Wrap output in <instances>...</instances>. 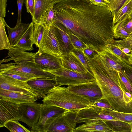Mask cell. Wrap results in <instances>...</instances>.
<instances>
[{
	"label": "cell",
	"mask_w": 132,
	"mask_h": 132,
	"mask_svg": "<svg viewBox=\"0 0 132 132\" xmlns=\"http://www.w3.org/2000/svg\"><path fill=\"white\" fill-rule=\"evenodd\" d=\"M82 51L86 56L90 59L94 58L99 53L89 47Z\"/></svg>",
	"instance_id": "cell-43"
},
{
	"label": "cell",
	"mask_w": 132,
	"mask_h": 132,
	"mask_svg": "<svg viewBox=\"0 0 132 132\" xmlns=\"http://www.w3.org/2000/svg\"><path fill=\"white\" fill-rule=\"evenodd\" d=\"M34 23L32 22L18 42L11 48L19 49L25 51L34 50L32 32Z\"/></svg>",
	"instance_id": "cell-20"
},
{
	"label": "cell",
	"mask_w": 132,
	"mask_h": 132,
	"mask_svg": "<svg viewBox=\"0 0 132 132\" xmlns=\"http://www.w3.org/2000/svg\"><path fill=\"white\" fill-rule=\"evenodd\" d=\"M39 48L47 53L61 57L63 54L62 44L52 26L49 28H45Z\"/></svg>",
	"instance_id": "cell-6"
},
{
	"label": "cell",
	"mask_w": 132,
	"mask_h": 132,
	"mask_svg": "<svg viewBox=\"0 0 132 132\" xmlns=\"http://www.w3.org/2000/svg\"><path fill=\"white\" fill-rule=\"evenodd\" d=\"M129 16L130 17L131 20H132V13L129 15Z\"/></svg>",
	"instance_id": "cell-48"
},
{
	"label": "cell",
	"mask_w": 132,
	"mask_h": 132,
	"mask_svg": "<svg viewBox=\"0 0 132 132\" xmlns=\"http://www.w3.org/2000/svg\"><path fill=\"white\" fill-rule=\"evenodd\" d=\"M99 53L111 67L117 71H120L121 70L122 66L121 63V58L109 49L108 48Z\"/></svg>",
	"instance_id": "cell-23"
},
{
	"label": "cell",
	"mask_w": 132,
	"mask_h": 132,
	"mask_svg": "<svg viewBox=\"0 0 132 132\" xmlns=\"http://www.w3.org/2000/svg\"><path fill=\"white\" fill-rule=\"evenodd\" d=\"M54 9L55 23L63 25L90 48L100 53L114 40L113 16L107 5L98 6L86 0H63Z\"/></svg>",
	"instance_id": "cell-1"
},
{
	"label": "cell",
	"mask_w": 132,
	"mask_h": 132,
	"mask_svg": "<svg viewBox=\"0 0 132 132\" xmlns=\"http://www.w3.org/2000/svg\"><path fill=\"white\" fill-rule=\"evenodd\" d=\"M71 52L77 56L79 59L88 70L89 72L93 75L89 67L86 57L84 54L83 52L75 48H74Z\"/></svg>",
	"instance_id": "cell-36"
},
{
	"label": "cell",
	"mask_w": 132,
	"mask_h": 132,
	"mask_svg": "<svg viewBox=\"0 0 132 132\" xmlns=\"http://www.w3.org/2000/svg\"><path fill=\"white\" fill-rule=\"evenodd\" d=\"M54 5L52 4L50 6L42 17L39 24H42L45 28L50 27L55 23Z\"/></svg>",
	"instance_id": "cell-27"
},
{
	"label": "cell",
	"mask_w": 132,
	"mask_h": 132,
	"mask_svg": "<svg viewBox=\"0 0 132 132\" xmlns=\"http://www.w3.org/2000/svg\"><path fill=\"white\" fill-rule=\"evenodd\" d=\"M119 75L127 91L132 94V83L121 70L118 71Z\"/></svg>",
	"instance_id": "cell-40"
},
{
	"label": "cell",
	"mask_w": 132,
	"mask_h": 132,
	"mask_svg": "<svg viewBox=\"0 0 132 132\" xmlns=\"http://www.w3.org/2000/svg\"><path fill=\"white\" fill-rule=\"evenodd\" d=\"M121 59L122 70L132 83V65L129 61Z\"/></svg>",
	"instance_id": "cell-37"
},
{
	"label": "cell",
	"mask_w": 132,
	"mask_h": 132,
	"mask_svg": "<svg viewBox=\"0 0 132 132\" xmlns=\"http://www.w3.org/2000/svg\"></svg>",
	"instance_id": "cell-51"
},
{
	"label": "cell",
	"mask_w": 132,
	"mask_h": 132,
	"mask_svg": "<svg viewBox=\"0 0 132 132\" xmlns=\"http://www.w3.org/2000/svg\"><path fill=\"white\" fill-rule=\"evenodd\" d=\"M71 91L89 100L92 103L102 99L101 89L96 80L68 86Z\"/></svg>",
	"instance_id": "cell-7"
},
{
	"label": "cell",
	"mask_w": 132,
	"mask_h": 132,
	"mask_svg": "<svg viewBox=\"0 0 132 132\" xmlns=\"http://www.w3.org/2000/svg\"><path fill=\"white\" fill-rule=\"evenodd\" d=\"M109 3L110 2L111 0H106Z\"/></svg>",
	"instance_id": "cell-49"
},
{
	"label": "cell",
	"mask_w": 132,
	"mask_h": 132,
	"mask_svg": "<svg viewBox=\"0 0 132 132\" xmlns=\"http://www.w3.org/2000/svg\"><path fill=\"white\" fill-rule=\"evenodd\" d=\"M42 105L35 102L20 104L19 107L23 116L18 121L23 122L31 128L33 127L38 121Z\"/></svg>",
	"instance_id": "cell-11"
},
{
	"label": "cell",
	"mask_w": 132,
	"mask_h": 132,
	"mask_svg": "<svg viewBox=\"0 0 132 132\" xmlns=\"http://www.w3.org/2000/svg\"><path fill=\"white\" fill-rule=\"evenodd\" d=\"M0 71L10 70L21 71L35 75L40 78H55V75L40 68L17 65L12 62L5 64L0 63Z\"/></svg>",
	"instance_id": "cell-14"
},
{
	"label": "cell",
	"mask_w": 132,
	"mask_h": 132,
	"mask_svg": "<svg viewBox=\"0 0 132 132\" xmlns=\"http://www.w3.org/2000/svg\"><path fill=\"white\" fill-rule=\"evenodd\" d=\"M118 23L120 24L123 29L132 35V20L129 15L125 17L121 21Z\"/></svg>",
	"instance_id": "cell-39"
},
{
	"label": "cell",
	"mask_w": 132,
	"mask_h": 132,
	"mask_svg": "<svg viewBox=\"0 0 132 132\" xmlns=\"http://www.w3.org/2000/svg\"><path fill=\"white\" fill-rule=\"evenodd\" d=\"M0 89L19 92L39 98L36 92L28 84L23 81L0 74Z\"/></svg>",
	"instance_id": "cell-8"
},
{
	"label": "cell",
	"mask_w": 132,
	"mask_h": 132,
	"mask_svg": "<svg viewBox=\"0 0 132 132\" xmlns=\"http://www.w3.org/2000/svg\"><path fill=\"white\" fill-rule=\"evenodd\" d=\"M107 112L117 120L132 123V113L120 112L112 109H106Z\"/></svg>",
	"instance_id": "cell-30"
},
{
	"label": "cell",
	"mask_w": 132,
	"mask_h": 132,
	"mask_svg": "<svg viewBox=\"0 0 132 132\" xmlns=\"http://www.w3.org/2000/svg\"><path fill=\"white\" fill-rule=\"evenodd\" d=\"M9 33L8 38L11 46H13L19 41L28 28L30 23H22L16 24L13 28L9 26L4 21Z\"/></svg>",
	"instance_id": "cell-22"
},
{
	"label": "cell",
	"mask_w": 132,
	"mask_h": 132,
	"mask_svg": "<svg viewBox=\"0 0 132 132\" xmlns=\"http://www.w3.org/2000/svg\"><path fill=\"white\" fill-rule=\"evenodd\" d=\"M132 13V0H127L113 18V26Z\"/></svg>",
	"instance_id": "cell-26"
},
{
	"label": "cell",
	"mask_w": 132,
	"mask_h": 132,
	"mask_svg": "<svg viewBox=\"0 0 132 132\" xmlns=\"http://www.w3.org/2000/svg\"><path fill=\"white\" fill-rule=\"evenodd\" d=\"M114 40L109 44L108 48L117 55L121 59L129 61V54L124 53L114 43Z\"/></svg>",
	"instance_id": "cell-34"
},
{
	"label": "cell",
	"mask_w": 132,
	"mask_h": 132,
	"mask_svg": "<svg viewBox=\"0 0 132 132\" xmlns=\"http://www.w3.org/2000/svg\"><path fill=\"white\" fill-rule=\"evenodd\" d=\"M0 74L14 79L27 82L30 80L40 78L35 75L21 71L7 70L0 71Z\"/></svg>",
	"instance_id": "cell-24"
},
{
	"label": "cell",
	"mask_w": 132,
	"mask_h": 132,
	"mask_svg": "<svg viewBox=\"0 0 132 132\" xmlns=\"http://www.w3.org/2000/svg\"><path fill=\"white\" fill-rule=\"evenodd\" d=\"M91 106L106 109H112L111 107L107 101L102 99L92 104Z\"/></svg>",
	"instance_id": "cell-41"
},
{
	"label": "cell",
	"mask_w": 132,
	"mask_h": 132,
	"mask_svg": "<svg viewBox=\"0 0 132 132\" xmlns=\"http://www.w3.org/2000/svg\"><path fill=\"white\" fill-rule=\"evenodd\" d=\"M87 58L101 89L102 99L107 101L112 110L132 113V94L126 89L118 71L109 66L100 53L92 59Z\"/></svg>",
	"instance_id": "cell-2"
},
{
	"label": "cell",
	"mask_w": 132,
	"mask_h": 132,
	"mask_svg": "<svg viewBox=\"0 0 132 132\" xmlns=\"http://www.w3.org/2000/svg\"><path fill=\"white\" fill-rule=\"evenodd\" d=\"M42 101L46 105L57 106L77 112L91 107L92 104L89 100L71 91L67 87L59 85L51 90Z\"/></svg>",
	"instance_id": "cell-3"
},
{
	"label": "cell",
	"mask_w": 132,
	"mask_h": 132,
	"mask_svg": "<svg viewBox=\"0 0 132 132\" xmlns=\"http://www.w3.org/2000/svg\"><path fill=\"white\" fill-rule=\"evenodd\" d=\"M34 23L39 24L42 17L51 5L56 4L63 0H34Z\"/></svg>",
	"instance_id": "cell-21"
},
{
	"label": "cell",
	"mask_w": 132,
	"mask_h": 132,
	"mask_svg": "<svg viewBox=\"0 0 132 132\" xmlns=\"http://www.w3.org/2000/svg\"><path fill=\"white\" fill-rule=\"evenodd\" d=\"M3 127H6L11 132H31L19 123L18 121H8L4 124Z\"/></svg>",
	"instance_id": "cell-31"
},
{
	"label": "cell",
	"mask_w": 132,
	"mask_h": 132,
	"mask_svg": "<svg viewBox=\"0 0 132 132\" xmlns=\"http://www.w3.org/2000/svg\"><path fill=\"white\" fill-rule=\"evenodd\" d=\"M52 26L62 44L64 49L63 55L71 52L75 48L70 39L69 30L60 23H55Z\"/></svg>",
	"instance_id": "cell-18"
},
{
	"label": "cell",
	"mask_w": 132,
	"mask_h": 132,
	"mask_svg": "<svg viewBox=\"0 0 132 132\" xmlns=\"http://www.w3.org/2000/svg\"><path fill=\"white\" fill-rule=\"evenodd\" d=\"M18 7V16L16 24L22 23L21 21L22 9L23 4L26 0H16Z\"/></svg>",
	"instance_id": "cell-44"
},
{
	"label": "cell",
	"mask_w": 132,
	"mask_h": 132,
	"mask_svg": "<svg viewBox=\"0 0 132 132\" xmlns=\"http://www.w3.org/2000/svg\"><path fill=\"white\" fill-rule=\"evenodd\" d=\"M68 111L59 107L46 105L43 103L38 121L31 128L30 131L47 132L54 121L59 116Z\"/></svg>",
	"instance_id": "cell-5"
},
{
	"label": "cell",
	"mask_w": 132,
	"mask_h": 132,
	"mask_svg": "<svg viewBox=\"0 0 132 132\" xmlns=\"http://www.w3.org/2000/svg\"><path fill=\"white\" fill-rule=\"evenodd\" d=\"M89 3L94 5L100 6L107 5L109 3L106 0H86Z\"/></svg>",
	"instance_id": "cell-46"
},
{
	"label": "cell",
	"mask_w": 132,
	"mask_h": 132,
	"mask_svg": "<svg viewBox=\"0 0 132 132\" xmlns=\"http://www.w3.org/2000/svg\"><path fill=\"white\" fill-rule=\"evenodd\" d=\"M45 28L41 24L34 23L32 32L34 44L40 47Z\"/></svg>",
	"instance_id": "cell-29"
},
{
	"label": "cell",
	"mask_w": 132,
	"mask_h": 132,
	"mask_svg": "<svg viewBox=\"0 0 132 132\" xmlns=\"http://www.w3.org/2000/svg\"><path fill=\"white\" fill-rule=\"evenodd\" d=\"M131 124V131L132 132V123H130Z\"/></svg>",
	"instance_id": "cell-50"
},
{
	"label": "cell",
	"mask_w": 132,
	"mask_h": 132,
	"mask_svg": "<svg viewBox=\"0 0 132 132\" xmlns=\"http://www.w3.org/2000/svg\"><path fill=\"white\" fill-rule=\"evenodd\" d=\"M7 0H0V18L5 16Z\"/></svg>",
	"instance_id": "cell-45"
},
{
	"label": "cell",
	"mask_w": 132,
	"mask_h": 132,
	"mask_svg": "<svg viewBox=\"0 0 132 132\" xmlns=\"http://www.w3.org/2000/svg\"><path fill=\"white\" fill-rule=\"evenodd\" d=\"M27 11L30 14L33 22L34 19V0H26L25 1Z\"/></svg>",
	"instance_id": "cell-42"
},
{
	"label": "cell",
	"mask_w": 132,
	"mask_h": 132,
	"mask_svg": "<svg viewBox=\"0 0 132 132\" xmlns=\"http://www.w3.org/2000/svg\"><path fill=\"white\" fill-rule=\"evenodd\" d=\"M36 53L27 52L19 49L11 48L9 50L7 53V57L9 58L1 60L0 63L12 60L14 62V63L16 64L40 68L35 61Z\"/></svg>",
	"instance_id": "cell-12"
},
{
	"label": "cell",
	"mask_w": 132,
	"mask_h": 132,
	"mask_svg": "<svg viewBox=\"0 0 132 132\" xmlns=\"http://www.w3.org/2000/svg\"><path fill=\"white\" fill-rule=\"evenodd\" d=\"M77 112L68 111L59 116L51 125L47 132H73L77 123L75 121Z\"/></svg>",
	"instance_id": "cell-9"
},
{
	"label": "cell",
	"mask_w": 132,
	"mask_h": 132,
	"mask_svg": "<svg viewBox=\"0 0 132 132\" xmlns=\"http://www.w3.org/2000/svg\"><path fill=\"white\" fill-rule=\"evenodd\" d=\"M36 53L35 63L43 70H55L63 68L61 57L45 52L40 48Z\"/></svg>",
	"instance_id": "cell-10"
},
{
	"label": "cell",
	"mask_w": 132,
	"mask_h": 132,
	"mask_svg": "<svg viewBox=\"0 0 132 132\" xmlns=\"http://www.w3.org/2000/svg\"><path fill=\"white\" fill-rule=\"evenodd\" d=\"M5 21L3 18H0V50H9L11 46L6 32Z\"/></svg>",
	"instance_id": "cell-28"
},
{
	"label": "cell",
	"mask_w": 132,
	"mask_h": 132,
	"mask_svg": "<svg viewBox=\"0 0 132 132\" xmlns=\"http://www.w3.org/2000/svg\"><path fill=\"white\" fill-rule=\"evenodd\" d=\"M55 75L57 84L59 86L86 83L96 80L94 75L88 72L83 73L62 68L55 70H49Z\"/></svg>",
	"instance_id": "cell-4"
},
{
	"label": "cell",
	"mask_w": 132,
	"mask_h": 132,
	"mask_svg": "<svg viewBox=\"0 0 132 132\" xmlns=\"http://www.w3.org/2000/svg\"><path fill=\"white\" fill-rule=\"evenodd\" d=\"M114 42L121 49L127 48L132 49V35L127 38L119 40H114Z\"/></svg>",
	"instance_id": "cell-38"
},
{
	"label": "cell",
	"mask_w": 132,
	"mask_h": 132,
	"mask_svg": "<svg viewBox=\"0 0 132 132\" xmlns=\"http://www.w3.org/2000/svg\"><path fill=\"white\" fill-rule=\"evenodd\" d=\"M113 132L104 120H96L89 121L75 128L73 132Z\"/></svg>",
	"instance_id": "cell-19"
},
{
	"label": "cell",
	"mask_w": 132,
	"mask_h": 132,
	"mask_svg": "<svg viewBox=\"0 0 132 132\" xmlns=\"http://www.w3.org/2000/svg\"><path fill=\"white\" fill-rule=\"evenodd\" d=\"M61 59L62 67L64 68L85 74L89 72L77 56L72 52L62 55Z\"/></svg>",
	"instance_id": "cell-17"
},
{
	"label": "cell",
	"mask_w": 132,
	"mask_h": 132,
	"mask_svg": "<svg viewBox=\"0 0 132 132\" xmlns=\"http://www.w3.org/2000/svg\"><path fill=\"white\" fill-rule=\"evenodd\" d=\"M129 56L128 60L130 63L132 65V49L130 53L129 54Z\"/></svg>",
	"instance_id": "cell-47"
},
{
	"label": "cell",
	"mask_w": 132,
	"mask_h": 132,
	"mask_svg": "<svg viewBox=\"0 0 132 132\" xmlns=\"http://www.w3.org/2000/svg\"><path fill=\"white\" fill-rule=\"evenodd\" d=\"M127 0H111L107 5L111 11L113 18Z\"/></svg>",
	"instance_id": "cell-32"
},
{
	"label": "cell",
	"mask_w": 132,
	"mask_h": 132,
	"mask_svg": "<svg viewBox=\"0 0 132 132\" xmlns=\"http://www.w3.org/2000/svg\"><path fill=\"white\" fill-rule=\"evenodd\" d=\"M104 121L113 132H132L130 123L118 120Z\"/></svg>",
	"instance_id": "cell-25"
},
{
	"label": "cell",
	"mask_w": 132,
	"mask_h": 132,
	"mask_svg": "<svg viewBox=\"0 0 132 132\" xmlns=\"http://www.w3.org/2000/svg\"><path fill=\"white\" fill-rule=\"evenodd\" d=\"M20 104L0 100V127L7 122L18 121L22 117Z\"/></svg>",
	"instance_id": "cell-13"
},
{
	"label": "cell",
	"mask_w": 132,
	"mask_h": 132,
	"mask_svg": "<svg viewBox=\"0 0 132 132\" xmlns=\"http://www.w3.org/2000/svg\"><path fill=\"white\" fill-rule=\"evenodd\" d=\"M70 36L71 40L75 48L83 51L89 47L70 31Z\"/></svg>",
	"instance_id": "cell-35"
},
{
	"label": "cell",
	"mask_w": 132,
	"mask_h": 132,
	"mask_svg": "<svg viewBox=\"0 0 132 132\" xmlns=\"http://www.w3.org/2000/svg\"><path fill=\"white\" fill-rule=\"evenodd\" d=\"M113 31L114 38L117 39H123L131 35L123 29L118 23H116L113 26Z\"/></svg>",
	"instance_id": "cell-33"
},
{
	"label": "cell",
	"mask_w": 132,
	"mask_h": 132,
	"mask_svg": "<svg viewBox=\"0 0 132 132\" xmlns=\"http://www.w3.org/2000/svg\"><path fill=\"white\" fill-rule=\"evenodd\" d=\"M38 98L21 93L0 89V100L20 104L35 102Z\"/></svg>",
	"instance_id": "cell-16"
},
{
	"label": "cell",
	"mask_w": 132,
	"mask_h": 132,
	"mask_svg": "<svg viewBox=\"0 0 132 132\" xmlns=\"http://www.w3.org/2000/svg\"><path fill=\"white\" fill-rule=\"evenodd\" d=\"M27 82L38 95L39 98H44L51 90L58 85L55 78H38Z\"/></svg>",
	"instance_id": "cell-15"
}]
</instances>
